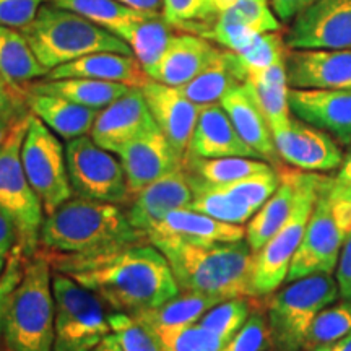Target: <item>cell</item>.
I'll use <instances>...</instances> for the list:
<instances>
[{
  "label": "cell",
  "instance_id": "1",
  "mask_svg": "<svg viewBox=\"0 0 351 351\" xmlns=\"http://www.w3.org/2000/svg\"><path fill=\"white\" fill-rule=\"evenodd\" d=\"M46 258L52 270L70 276L114 313L142 314L179 293L168 258L152 243L95 254H54Z\"/></svg>",
  "mask_w": 351,
  "mask_h": 351
},
{
  "label": "cell",
  "instance_id": "2",
  "mask_svg": "<svg viewBox=\"0 0 351 351\" xmlns=\"http://www.w3.org/2000/svg\"><path fill=\"white\" fill-rule=\"evenodd\" d=\"M148 241L168 258L179 291L217 298H256L252 289L254 251L247 241L195 245L173 236L152 232Z\"/></svg>",
  "mask_w": 351,
  "mask_h": 351
},
{
  "label": "cell",
  "instance_id": "3",
  "mask_svg": "<svg viewBox=\"0 0 351 351\" xmlns=\"http://www.w3.org/2000/svg\"><path fill=\"white\" fill-rule=\"evenodd\" d=\"M143 239L119 205L80 197L46 215L39 231V244L54 254H95Z\"/></svg>",
  "mask_w": 351,
  "mask_h": 351
},
{
  "label": "cell",
  "instance_id": "4",
  "mask_svg": "<svg viewBox=\"0 0 351 351\" xmlns=\"http://www.w3.org/2000/svg\"><path fill=\"white\" fill-rule=\"evenodd\" d=\"M34 56L47 70L95 52H119L134 56L129 44L95 21L44 2L36 19L20 29Z\"/></svg>",
  "mask_w": 351,
  "mask_h": 351
},
{
  "label": "cell",
  "instance_id": "5",
  "mask_svg": "<svg viewBox=\"0 0 351 351\" xmlns=\"http://www.w3.org/2000/svg\"><path fill=\"white\" fill-rule=\"evenodd\" d=\"M52 267L46 257L25 265L3 315V343L8 351H52L56 302Z\"/></svg>",
  "mask_w": 351,
  "mask_h": 351
},
{
  "label": "cell",
  "instance_id": "6",
  "mask_svg": "<svg viewBox=\"0 0 351 351\" xmlns=\"http://www.w3.org/2000/svg\"><path fill=\"white\" fill-rule=\"evenodd\" d=\"M289 283L267 306L271 346L276 351L304 350L314 319L340 298L339 283L328 274L307 275Z\"/></svg>",
  "mask_w": 351,
  "mask_h": 351
},
{
  "label": "cell",
  "instance_id": "7",
  "mask_svg": "<svg viewBox=\"0 0 351 351\" xmlns=\"http://www.w3.org/2000/svg\"><path fill=\"white\" fill-rule=\"evenodd\" d=\"M328 176L317 173H300L295 207L285 225L254 252L252 289L256 298L269 296L287 282L293 257L301 245L315 202Z\"/></svg>",
  "mask_w": 351,
  "mask_h": 351
},
{
  "label": "cell",
  "instance_id": "8",
  "mask_svg": "<svg viewBox=\"0 0 351 351\" xmlns=\"http://www.w3.org/2000/svg\"><path fill=\"white\" fill-rule=\"evenodd\" d=\"M32 111L13 127L7 142L0 148V212L16 228L23 257H32L39 244V231L44 221V207L26 178L21 165V147L29 124Z\"/></svg>",
  "mask_w": 351,
  "mask_h": 351
},
{
  "label": "cell",
  "instance_id": "9",
  "mask_svg": "<svg viewBox=\"0 0 351 351\" xmlns=\"http://www.w3.org/2000/svg\"><path fill=\"white\" fill-rule=\"evenodd\" d=\"M56 302L52 351H93L111 333L103 301L60 271H52Z\"/></svg>",
  "mask_w": 351,
  "mask_h": 351
},
{
  "label": "cell",
  "instance_id": "10",
  "mask_svg": "<svg viewBox=\"0 0 351 351\" xmlns=\"http://www.w3.org/2000/svg\"><path fill=\"white\" fill-rule=\"evenodd\" d=\"M21 165L29 184L43 202L44 213L51 215L69 199H72L65 147L60 137L34 114L21 147Z\"/></svg>",
  "mask_w": 351,
  "mask_h": 351
},
{
  "label": "cell",
  "instance_id": "11",
  "mask_svg": "<svg viewBox=\"0 0 351 351\" xmlns=\"http://www.w3.org/2000/svg\"><path fill=\"white\" fill-rule=\"evenodd\" d=\"M65 160L70 186L80 199L108 204H124L129 200V189L121 160L104 150L88 135L69 140Z\"/></svg>",
  "mask_w": 351,
  "mask_h": 351
},
{
  "label": "cell",
  "instance_id": "12",
  "mask_svg": "<svg viewBox=\"0 0 351 351\" xmlns=\"http://www.w3.org/2000/svg\"><path fill=\"white\" fill-rule=\"evenodd\" d=\"M330 184L332 178H327L311 213L304 238L293 257L287 282H295L302 276L315 274L332 275L337 269L346 238L333 217Z\"/></svg>",
  "mask_w": 351,
  "mask_h": 351
},
{
  "label": "cell",
  "instance_id": "13",
  "mask_svg": "<svg viewBox=\"0 0 351 351\" xmlns=\"http://www.w3.org/2000/svg\"><path fill=\"white\" fill-rule=\"evenodd\" d=\"M285 44L291 51L351 49V0H317L295 16Z\"/></svg>",
  "mask_w": 351,
  "mask_h": 351
},
{
  "label": "cell",
  "instance_id": "14",
  "mask_svg": "<svg viewBox=\"0 0 351 351\" xmlns=\"http://www.w3.org/2000/svg\"><path fill=\"white\" fill-rule=\"evenodd\" d=\"M271 134L280 158L296 169L327 173L340 169L343 163V152L332 135L298 117Z\"/></svg>",
  "mask_w": 351,
  "mask_h": 351
},
{
  "label": "cell",
  "instance_id": "15",
  "mask_svg": "<svg viewBox=\"0 0 351 351\" xmlns=\"http://www.w3.org/2000/svg\"><path fill=\"white\" fill-rule=\"evenodd\" d=\"M192 199L194 191L191 174L186 166H182L132 195L125 217L130 225L147 238L148 232L155 230L166 215L174 210L191 208Z\"/></svg>",
  "mask_w": 351,
  "mask_h": 351
},
{
  "label": "cell",
  "instance_id": "16",
  "mask_svg": "<svg viewBox=\"0 0 351 351\" xmlns=\"http://www.w3.org/2000/svg\"><path fill=\"white\" fill-rule=\"evenodd\" d=\"M156 127L142 88L132 86L124 96L101 109L90 137L101 148L116 155L124 145Z\"/></svg>",
  "mask_w": 351,
  "mask_h": 351
},
{
  "label": "cell",
  "instance_id": "17",
  "mask_svg": "<svg viewBox=\"0 0 351 351\" xmlns=\"http://www.w3.org/2000/svg\"><path fill=\"white\" fill-rule=\"evenodd\" d=\"M140 88L158 129L163 132L176 153L186 161L202 106L187 99L179 88L165 85L152 78H148Z\"/></svg>",
  "mask_w": 351,
  "mask_h": 351
},
{
  "label": "cell",
  "instance_id": "18",
  "mask_svg": "<svg viewBox=\"0 0 351 351\" xmlns=\"http://www.w3.org/2000/svg\"><path fill=\"white\" fill-rule=\"evenodd\" d=\"M116 155L124 168L129 199L148 184L184 166V160L158 127L124 145Z\"/></svg>",
  "mask_w": 351,
  "mask_h": 351
},
{
  "label": "cell",
  "instance_id": "19",
  "mask_svg": "<svg viewBox=\"0 0 351 351\" xmlns=\"http://www.w3.org/2000/svg\"><path fill=\"white\" fill-rule=\"evenodd\" d=\"M289 108L298 119L351 143V90L289 88Z\"/></svg>",
  "mask_w": 351,
  "mask_h": 351
},
{
  "label": "cell",
  "instance_id": "20",
  "mask_svg": "<svg viewBox=\"0 0 351 351\" xmlns=\"http://www.w3.org/2000/svg\"><path fill=\"white\" fill-rule=\"evenodd\" d=\"M285 62L291 88L351 90V49L291 51Z\"/></svg>",
  "mask_w": 351,
  "mask_h": 351
},
{
  "label": "cell",
  "instance_id": "21",
  "mask_svg": "<svg viewBox=\"0 0 351 351\" xmlns=\"http://www.w3.org/2000/svg\"><path fill=\"white\" fill-rule=\"evenodd\" d=\"M210 39L194 33L173 34L165 54L148 72V78L169 86H182L204 72L219 54Z\"/></svg>",
  "mask_w": 351,
  "mask_h": 351
},
{
  "label": "cell",
  "instance_id": "22",
  "mask_svg": "<svg viewBox=\"0 0 351 351\" xmlns=\"http://www.w3.org/2000/svg\"><path fill=\"white\" fill-rule=\"evenodd\" d=\"M187 156L205 160L228 156L261 158L244 142L219 103L202 106Z\"/></svg>",
  "mask_w": 351,
  "mask_h": 351
},
{
  "label": "cell",
  "instance_id": "23",
  "mask_svg": "<svg viewBox=\"0 0 351 351\" xmlns=\"http://www.w3.org/2000/svg\"><path fill=\"white\" fill-rule=\"evenodd\" d=\"M221 108L236 127L238 134L262 160H269L270 163L278 165L280 155L276 152L274 134L258 106L252 88L247 82L231 88L219 101Z\"/></svg>",
  "mask_w": 351,
  "mask_h": 351
},
{
  "label": "cell",
  "instance_id": "24",
  "mask_svg": "<svg viewBox=\"0 0 351 351\" xmlns=\"http://www.w3.org/2000/svg\"><path fill=\"white\" fill-rule=\"evenodd\" d=\"M44 78L47 80L93 78V80L116 82L140 88L148 80V75L135 56L119 54V52H95L49 70Z\"/></svg>",
  "mask_w": 351,
  "mask_h": 351
},
{
  "label": "cell",
  "instance_id": "25",
  "mask_svg": "<svg viewBox=\"0 0 351 351\" xmlns=\"http://www.w3.org/2000/svg\"><path fill=\"white\" fill-rule=\"evenodd\" d=\"M152 232L173 236V238L181 239L184 243L195 245L238 243V241L245 238V228L241 225L219 221L217 218L191 208L174 210V212L166 215L163 221L148 234H152Z\"/></svg>",
  "mask_w": 351,
  "mask_h": 351
},
{
  "label": "cell",
  "instance_id": "26",
  "mask_svg": "<svg viewBox=\"0 0 351 351\" xmlns=\"http://www.w3.org/2000/svg\"><path fill=\"white\" fill-rule=\"evenodd\" d=\"M25 98L32 114L67 142L90 134L99 112L98 109L82 106V104L54 95L25 91Z\"/></svg>",
  "mask_w": 351,
  "mask_h": 351
},
{
  "label": "cell",
  "instance_id": "27",
  "mask_svg": "<svg viewBox=\"0 0 351 351\" xmlns=\"http://www.w3.org/2000/svg\"><path fill=\"white\" fill-rule=\"evenodd\" d=\"M247 70L232 51H219L215 60L194 80L179 86V91L199 106L218 104L228 91L247 82Z\"/></svg>",
  "mask_w": 351,
  "mask_h": 351
},
{
  "label": "cell",
  "instance_id": "28",
  "mask_svg": "<svg viewBox=\"0 0 351 351\" xmlns=\"http://www.w3.org/2000/svg\"><path fill=\"white\" fill-rule=\"evenodd\" d=\"M298 178L300 171H280V186L247 221L245 241L254 252L261 251L263 244L269 241L287 221L298 195Z\"/></svg>",
  "mask_w": 351,
  "mask_h": 351
},
{
  "label": "cell",
  "instance_id": "29",
  "mask_svg": "<svg viewBox=\"0 0 351 351\" xmlns=\"http://www.w3.org/2000/svg\"><path fill=\"white\" fill-rule=\"evenodd\" d=\"M132 86L116 82L93 80V78H59V80H47L43 78L39 82L26 83L25 91L39 95H54L65 98L82 106L104 109L109 104L124 96Z\"/></svg>",
  "mask_w": 351,
  "mask_h": 351
},
{
  "label": "cell",
  "instance_id": "30",
  "mask_svg": "<svg viewBox=\"0 0 351 351\" xmlns=\"http://www.w3.org/2000/svg\"><path fill=\"white\" fill-rule=\"evenodd\" d=\"M285 60L271 65L269 69L249 73L247 78V83L252 88V93L256 96L271 132L288 125L293 119L291 108H289V83Z\"/></svg>",
  "mask_w": 351,
  "mask_h": 351
},
{
  "label": "cell",
  "instance_id": "31",
  "mask_svg": "<svg viewBox=\"0 0 351 351\" xmlns=\"http://www.w3.org/2000/svg\"><path fill=\"white\" fill-rule=\"evenodd\" d=\"M173 26L165 20L163 15H150L142 13L130 23L117 33L122 41L129 44V47L137 57L145 73L155 67L161 56L165 54L166 47L173 38Z\"/></svg>",
  "mask_w": 351,
  "mask_h": 351
},
{
  "label": "cell",
  "instance_id": "32",
  "mask_svg": "<svg viewBox=\"0 0 351 351\" xmlns=\"http://www.w3.org/2000/svg\"><path fill=\"white\" fill-rule=\"evenodd\" d=\"M49 73L20 29L0 25V77L19 86Z\"/></svg>",
  "mask_w": 351,
  "mask_h": 351
},
{
  "label": "cell",
  "instance_id": "33",
  "mask_svg": "<svg viewBox=\"0 0 351 351\" xmlns=\"http://www.w3.org/2000/svg\"><path fill=\"white\" fill-rule=\"evenodd\" d=\"M217 298L194 291H181L174 298H171L155 309H148L135 317L152 327L155 332L166 330V328H178L184 326L197 324L204 317L207 311L217 306Z\"/></svg>",
  "mask_w": 351,
  "mask_h": 351
},
{
  "label": "cell",
  "instance_id": "34",
  "mask_svg": "<svg viewBox=\"0 0 351 351\" xmlns=\"http://www.w3.org/2000/svg\"><path fill=\"white\" fill-rule=\"evenodd\" d=\"M189 174H191L192 191H194L191 210L208 215V217L217 218L219 221L232 223V225H244L256 213L223 189L204 181L199 176L192 174L191 171H189Z\"/></svg>",
  "mask_w": 351,
  "mask_h": 351
},
{
  "label": "cell",
  "instance_id": "35",
  "mask_svg": "<svg viewBox=\"0 0 351 351\" xmlns=\"http://www.w3.org/2000/svg\"><path fill=\"white\" fill-rule=\"evenodd\" d=\"M184 166L192 174L199 176L200 179L215 186H225V184L241 181L252 174L271 169V166L267 161H262L261 158L245 156L212 158V160L187 156Z\"/></svg>",
  "mask_w": 351,
  "mask_h": 351
},
{
  "label": "cell",
  "instance_id": "36",
  "mask_svg": "<svg viewBox=\"0 0 351 351\" xmlns=\"http://www.w3.org/2000/svg\"><path fill=\"white\" fill-rule=\"evenodd\" d=\"M65 10L75 12L85 19L95 21L109 32L117 34L127 23L142 15L143 12L135 10L117 2V0H46Z\"/></svg>",
  "mask_w": 351,
  "mask_h": 351
},
{
  "label": "cell",
  "instance_id": "37",
  "mask_svg": "<svg viewBox=\"0 0 351 351\" xmlns=\"http://www.w3.org/2000/svg\"><path fill=\"white\" fill-rule=\"evenodd\" d=\"M351 333V302L343 301L339 304H330L322 309L314 319L311 330L307 333L304 345L306 351L314 350L315 346L332 343L343 339Z\"/></svg>",
  "mask_w": 351,
  "mask_h": 351
},
{
  "label": "cell",
  "instance_id": "38",
  "mask_svg": "<svg viewBox=\"0 0 351 351\" xmlns=\"http://www.w3.org/2000/svg\"><path fill=\"white\" fill-rule=\"evenodd\" d=\"M252 311L249 298H232V300L221 301L217 306H213L204 314L199 324L202 327L217 333L219 339H223L228 343L238 333L239 328L247 322Z\"/></svg>",
  "mask_w": 351,
  "mask_h": 351
},
{
  "label": "cell",
  "instance_id": "39",
  "mask_svg": "<svg viewBox=\"0 0 351 351\" xmlns=\"http://www.w3.org/2000/svg\"><path fill=\"white\" fill-rule=\"evenodd\" d=\"M108 317L124 351H166L158 333L135 315L112 313Z\"/></svg>",
  "mask_w": 351,
  "mask_h": 351
},
{
  "label": "cell",
  "instance_id": "40",
  "mask_svg": "<svg viewBox=\"0 0 351 351\" xmlns=\"http://www.w3.org/2000/svg\"><path fill=\"white\" fill-rule=\"evenodd\" d=\"M163 16L174 29L202 38L212 28L208 0H163Z\"/></svg>",
  "mask_w": 351,
  "mask_h": 351
},
{
  "label": "cell",
  "instance_id": "41",
  "mask_svg": "<svg viewBox=\"0 0 351 351\" xmlns=\"http://www.w3.org/2000/svg\"><path fill=\"white\" fill-rule=\"evenodd\" d=\"M166 351H221L226 341L199 322L156 332Z\"/></svg>",
  "mask_w": 351,
  "mask_h": 351
},
{
  "label": "cell",
  "instance_id": "42",
  "mask_svg": "<svg viewBox=\"0 0 351 351\" xmlns=\"http://www.w3.org/2000/svg\"><path fill=\"white\" fill-rule=\"evenodd\" d=\"M215 186V184H213ZM280 186V173L271 168L263 173H257L249 176V178L241 179V181L225 184V186H218L219 189L228 192V194L244 204L254 212L258 208L275 194V191Z\"/></svg>",
  "mask_w": 351,
  "mask_h": 351
},
{
  "label": "cell",
  "instance_id": "43",
  "mask_svg": "<svg viewBox=\"0 0 351 351\" xmlns=\"http://www.w3.org/2000/svg\"><path fill=\"white\" fill-rule=\"evenodd\" d=\"M285 39L280 36L278 32L262 33L257 34L247 46L241 52H236L239 56L241 62L247 70V75L258 70L269 69L271 65L283 62L287 59L285 54ZM249 78V77H247Z\"/></svg>",
  "mask_w": 351,
  "mask_h": 351
},
{
  "label": "cell",
  "instance_id": "44",
  "mask_svg": "<svg viewBox=\"0 0 351 351\" xmlns=\"http://www.w3.org/2000/svg\"><path fill=\"white\" fill-rule=\"evenodd\" d=\"M271 346V337L267 314L254 309L247 322L239 328L221 351H267Z\"/></svg>",
  "mask_w": 351,
  "mask_h": 351
},
{
  "label": "cell",
  "instance_id": "45",
  "mask_svg": "<svg viewBox=\"0 0 351 351\" xmlns=\"http://www.w3.org/2000/svg\"><path fill=\"white\" fill-rule=\"evenodd\" d=\"M225 13L231 15L232 19L238 20L239 23H243L245 28L256 34L280 32L282 28L280 20L270 10L269 0H239Z\"/></svg>",
  "mask_w": 351,
  "mask_h": 351
},
{
  "label": "cell",
  "instance_id": "46",
  "mask_svg": "<svg viewBox=\"0 0 351 351\" xmlns=\"http://www.w3.org/2000/svg\"><path fill=\"white\" fill-rule=\"evenodd\" d=\"M46 0H0V25L23 29L36 19Z\"/></svg>",
  "mask_w": 351,
  "mask_h": 351
},
{
  "label": "cell",
  "instance_id": "47",
  "mask_svg": "<svg viewBox=\"0 0 351 351\" xmlns=\"http://www.w3.org/2000/svg\"><path fill=\"white\" fill-rule=\"evenodd\" d=\"M23 254L19 247H15L10 252V257L7 261L5 271L0 278V345L3 343V315H5V307L10 300L12 291L16 285L20 283L21 275H23V263H21Z\"/></svg>",
  "mask_w": 351,
  "mask_h": 351
},
{
  "label": "cell",
  "instance_id": "48",
  "mask_svg": "<svg viewBox=\"0 0 351 351\" xmlns=\"http://www.w3.org/2000/svg\"><path fill=\"white\" fill-rule=\"evenodd\" d=\"M330 205L333 217L348 239L351 236V182H337L335 178H332Z\"/></svg>",
  "mask_w": 351,
  "mask_h": 351
},
{
  "label": "cell",
  "instance_id": "49",
  "mask_svg": "<svg viewBox=\"0 0 351 351\" xmlns=\"http://www.w3.org/2000/svg\"><path fill=\"white\" fill-rule=\"evenodd\" d=\"M337 283H339L340 296L351 302V236L341 247L339 263H337Z\"/></svg>",
  "mask_w": 351,
  "mask_h": 351
},
{
  "label": "cell",
  "instance_id": "50",
  "mask_svg": "<svg viewBox=\"0 0 351 351\" xmlns=\"http://www.w3.org/2000/svg\"><path fill=\"white\" fill-rule=\"evenodd\" d=\"M23 104H26L25 91L20 90L19 86L8 83L5 78L0 77V112L23 106Z\"/></svg>",
  "mask_w": 351,
  "mask_h": 351
},
{
  "label": "cell",
  "instance_id": "51",
  "mask_svg": "<svg viewBox=\"0 0 351 351\" xmlns=\"http://www.w3.org/2000/svg\"><path fill=\"white\" fill-rule=\"evenodd\" d=\"M317 0H271V7H274L275 15L280 20L288 21L304 12L307 7H311Z\"/></svg>",
  "mask_w": 351,
  "mask_h": 351
},
{
  "label": "cell",
  "instance_id": "52",
  "mask_svg": "<svg viewBox=\"0 0 351 351\" xmlns=\"http://www.w3.org/2000/svg\"><path fill=\"white\" fill-rule=\"evenodd\" d=\"M26 114H29L28 104L23 106L8 109L5 112H0V148L7 142L8 135L12 134L13 127L19 124V121L23 119Z\"/></svg>",
  "mask_w": 351,
  "mask_h": 351
},
{
  "label": "cell",
  "instance_id": "53",
  "mask_svg": "<svg viewBox=\"0 0 351 351\" xmlns=\"http://www.w3.org/2000/svg\"><path fill=\"white\" fill-rule=\"evenodd\" d=\"M19 244V234L12 219L5 213L0 212V252L10 254Z\"/></svg>",
  "mask_w": 351,
  "mask_h": 351
},
{
  "label": "cell",
  "instance_id": "54",
  "mask_svg": "<svg viewBox=\"0 0 351 351\" xmlns=\"http://www.w3.org/2000/svg\"><path fill=\"white\" fill-rule=\"evenodd\" d=\"M117 2L150 15H163V0H117Z\"/></svg>",
  "mask_w": 351,
  "mask_h": 351
},
{
  "label": "cell",
  "instance_id": "55",
  "mask_svg": "<svg viewBox=\"0 0 351 351\" xmlns=\"http://www.w3.org/2000/svg\"><path fill=\"white\" fill-rule=\"evenodd\" d=\"M238 2L239 0H208V13H210V20H212V26L221 13L230 10V8L232 5H236Z\"/></svg>",
  "mask_w": 351,
  "mask_h": 351
},
{
  "label": "cell",
  "instance_id": "56",
  "mask_svg": "<svg viewBox=\"0 0 351 351\" xmlns=\"http://www.w3.org/2000/svg\"><path fill=\"white\" fill-rule=\"evenodd\" d=\"M311 351H351V333L343 337V339L332 341V343L315 346V348Z\"/></svg>",
  "mask_w": 351,
  "mask_h": 351
},
{
  "label": "cell",
  "instance_id": "57",
  "mask_svg": "<svg viewBox=\"0 0 351 351\" xmlns=\"http://www.w3.org/2000/svg\"><path fill=\"white\" fill-rule=\"evenodd\" d=\"M93 351H124V350H122V345L119 339H117L116 333L111 332Z\"/></svg>",
  "mask_w": 351,
  "mask_h": 351
},
{
  "label": "cell",
  "instance_id": "58",
  "mask_svg": "<svg viewBox=\"0 0 351 351\" xmlns=\"http://www.w3.org/2000/svg\"><path fill=\"white\" fill-rule=\"evenodd\" d=\"M337 182H351V148L348 155L343 158V163H341L339 174L335 178Z\"/></svg>",
  "mask_w": 351,
  "mask_h": 351
},
{
  "label": "cell",
  "instance_id": "59",
  "mask_svg": "<svg viewBox=\"0 0 351 351\" xmlns=\"http://www.w3.org/2000/svg\"><path fill=\"white\" fill-rule=\"evenodd\" d=\"M7 254L0 252V278H2L3 271H5V267H7Z\"/></svg>",
  "mask_w": 351,
  "mask_h": 351
}]
</instances>
